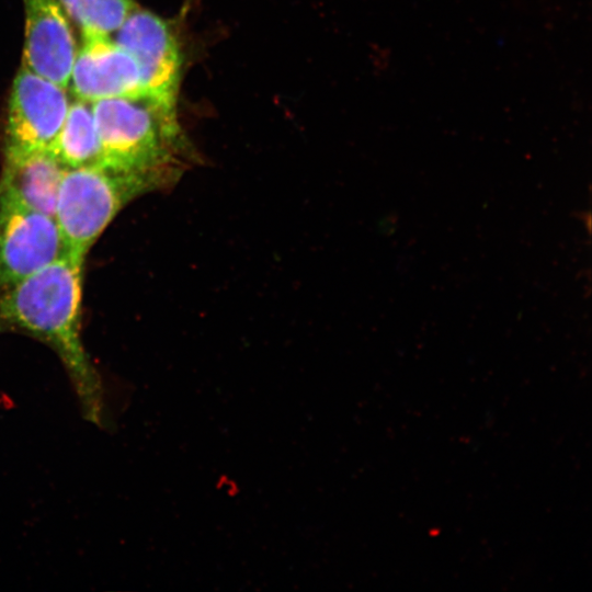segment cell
<instances>
[{"label": "cell", "instance_id": "obj_1", "mask_svg": "<svg viewBox=\"0 0 592 592\" xmlns=\"http://www.w3.org/2000/svg\"><path fill=\"white\" fill-rule=\"evenodd\" d=\"M84 260L67 253L0 293V334L19 332L59 357L86 420L106 422L102 376L81 335Z\"/></svg>", "mask_w": 592, "mask_h": 592}, {"label": "cell", "instance_id": "obj_2", "mask_svg": "<svg viewBox=\"0 0 592 592\" xmlns=\"http://www.w3.org/2000/svg\"><path fill=\"white\" fill-rule=\"evenodd\" d=\"M92 111L105 167L147 175L164 190L197 160L177 107L139 95L99 100Z\"/></svg>", "mask_w": 592, "mask_h": 592}, {"label": "cell", "instance_id": "obj_3", "mask_svg": "<svg viewBox=\"0 0 592 592\" xmlns=\"http://www.w3.org/2000/svg\"><path fill=\"white\" fill-rule=\"evenodd\" d=\"M162 190L153 179L103 164L66 169L55 219L68 253H87L113 219L135 198Z\"/></svg>", "mask_w": 592, "mask_h": 592}, {"label": "cell", "instance_id": "obj_4", "mask_svg": "<svg viewBox=\"0 0 592 592\" xmlns=\"http://www.w3.org/2000/svg\"><path fill=\"white\" fill-rule=\"evenodd\" d=\"M114 41L136 61L141 95L177 107L181 54L169 23L150 11L135 9L115 32Z\"/></svg>", "mask_w": 592, "mask_h": 592}, {"label": "cell", "instance_id": "obj_5", "mask_svg": "<svg viewBox=\"0 0 592 592\" xmlns=\"http://www.w3.org/2000/svg\"><path fill=\"white\" fill-rule=\"evenodd\" d=\"M67 253L55 217L0 197V293Z\"/></svg>", "mask_w": 592, "mask_h": 592}, {"label": "cell", "instance_id": "obj_6", "mask_svg": "<svg viewBox=\"0 0 592 592\" xmlns=\"http://www.w3.org/2000/svg\"><path fill=\"white\" fill-rule=\"evenodd\" d=\"M65 88L22 67L9 99L4 150H50L69 109Z\"/></svg>", "mask_w": 592, "mask_h": 592}, {"label": "cell", "instance_id": "obj_7", "mask_svg": "<svg viewBox=\"0 0 592 592\" xmlns=\"http://www.w3.org/2000/svg\"><path fill=\"white\" fill-rule=\"evenodd\" d=\"M70 82L78 99L91 103L141 95L136 61L107 35H83L72 65Z\"/></svg>", "mask_w": 592, "mask_h": 592}, {"label": "cell", "instance_id": "obj_8", "mask_svg": "<svg viewBox=\"0 0 592 592\" xmlns=\"http://www.w3.org/2000/svg\"><path fill=\"white\" fill-rule=\"evenodd\" d=\"M23 1V67L66 88L77 50L64 8L58 0Z\"/></svg>", "mask_w": 592, "mask_h": 592}, {"label": "cell", "instance_id": "obj_9", "mask_svg": "<svg viewBox=\"0 0 592 592\" xmlns=\"http://www.w3.org/2000/svg\"><path fill=\"white\" fill-rule=\"evenodd\" d=\"M66 169L52 150H4L0 197L54 217Z\"/></svg>", "mask_w": 592, "mask_h": 592}, {"label": "cell", "instance_id": "obj_10", "mask_svg": "<svg viewBox=\"0 0 592 592\" xmlns=\"http://www.w3.org/2000/svg\"><path fill=\"white\" fill-rule=\"evenodd\" d=\"M50 150L67 169L102 164L91 102L78 99L69 105Z\"/></svg>", "mask_w": 592, "mask_h": 592}, {"label": "cell", "instance_id": "obj_11", "mask_svg": "<svg viewBox=\"0 0 592 592\" xmlns=\"http://www.w3.org/2000/svg\"><path fill=\"white\" fill-rule=\"evenodd\" d=\"M83 35L115 33L136 9L133 0H58Z\"/></svg>", "mask_w": 592, "mask_h": 592}]
</instances>
